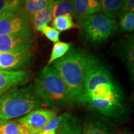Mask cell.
<instances>
[{"instance_id": "cell-1", "label": "cell", "mask_w": 134, "mask_h": 134, "mask_svg": "<svg viewBox=\"0 0 134 134\" xmlns=\"http://www.w3.org/2000/svg\"><path fill=\"white\" fill-rule=\"evenodd\" d=\"M98 61L93 55L71 48L63 57L53 63L52 66L62 78L75 104H81L86 75Z\"/></svg>"}, {"instance_id": "cell-2", "label": "cell", "mask_w": 134, "mask_h": 134, "mask_svg": "<svg viewBox=\"0 0 134 134\" xmlns=\"http://www.w3.org/2000/svg\"><path fill=\"white\" fill-rule=\"evenodd\" d=\"M34 88L43 103L53 110H64L75 104L62 78L50 65L42 70L35 81Z\"/></svg>"}, {"instance_id": "cell-3", "label": "cell", "mask_w": 134, "mask_h": 134, "mask_svg": "<svg viewBox=\"0 0 134 134\" xmlns=\"http://www.w3.org/2000/svg\"><path fill=\"white\" fill-rule=\"evenodd\" d=\"M44 105L34 86L16 87L0 96V119L20 118Z\"/></svg>"}, {"instance_id": "cell-4", "label": "cell", "mask_w": 134, "mask_h": 134, "mask_svg": "<svg viewBox=\"0 0 134 134\" xmlns=\"http://www.w3.org/2000/svg\"><path fill=\"white\" fill-rule=\"evenodd\" d=\"M123 100L121 91L113 80L94 87L84 96L82 104H88L103 115L114 117L122 113Z\"/></svg>"}, {"instance_id": "cell-5", "label": "cell", "mask_w": 134, "mask_h": 134, "mask_svg": "<svg viewBox=\"0 0 134 134\" xmlns=\"http://www.w3.org/2000/svg\"><path fill=\"white\" fill-rule=\"evenodd\" d=\"M81 27L86 41L99 43L108 39L115 32L117 25L115 18L97 13L89 17Z\"/></svg>"}, {"instance_id": "cell-6", "label": "cell", "mask_w": 134, "mask_h": 134, "mask_svg": "<svg viewBox=\"0 0 134 134\" xmlns=\"http://www.w3.org/2000/svg\"><path fill=\"white\" fill-rule=\"evenodd\" d=\"M34 45L33 31L0 36V53L32 51Z\"/></svg>"}, {"instance_id": "cell-7", "label": "cell", "mask_w": 134, "mask_h": 134, "mask_svg": "<svg viewBox=\"0 0 134 134\" xmlns=\"http://www.w3.org/2000/svg\"><path fill=\"white\" fill-rule=\"evenodd\" d=\"M57 115V110L40 108L20 117L16 121L24 125L31 134H39Z\"/></svg>"}, {"instance_id": "cell-8", "label": "cell", "mask_w": 134, "mask_h": 134, "mask_svg": "<svg viewBox=\"0 0 134 134\" xmlns=\"http://www.w3.org/2000/svg\"><path fill=\"white\" fill-rule=\"evenodd\" d=\"M32 51L0 53V70L18 71L31 66L33 61Z\"/></svg>"}, {"instance_id": "cell-9", "label": "cell", "mask_w": 134, "mask_h": 134, "mask_svg": "<svg viewBox=\"0 0 134 134\" xmlns=\"http://www.w3.org/2000/svg\"><path fill=\"white\" fill-rule=\"evenodd\" d=\"M31 78V72L27 70H0V96L11 89L26 85Z\"/></svg>"}, {"instance_id": "cell-10", "label": "cell", "mask_w": 134, "mask_h": 134, "mask_svg": "<svg viewBox=\"0 0 134 134\" xmlns=\"http://www.w3.org/2000/svg\"><path fill=\"white\" fill-rule=\"evenodd\" d=\"M31 31L32 29L24 14L14 13L0 21V36Z\"/></svg>"}, {"instance_id": "cell-11", "label": "cell", "mask_w": 134, "mask_h": 134, "mask_svg": "<svg viewBox=\"0 0 134 134\" xmlns=\"http://www.w3.org/2000/svg\"><path fill=\"white\" fill-rule=\"evenodd\" d=\"M82 124L76 115L66 113L56 134H81Z\"/></svg>"}, {"instance_id": "cell-12", "label": "cell", "mask_w": 134, "mask_h": 134, "mask_svg": "<svg viewBox=\"0 0 134 134\" xmlns=\"http://www.w3.org/2000/svg\"><path fill=\"white\" fill-rule=\"evenodd\" d=\"M122 60L125 63L130 76L133 78L134 74V42L133 37L127 38L122 41L120 46Z\"/></svg>"}, {"instance_id": "cell-13", "label": "cell", "mask_w": 134, "mask_h": 134, "mask_svg": "<svg viewBox=\"0 0 134 134\" xmlns=\"http://www.w3.org/2000/svg\"><path fill=\"white\" fill-rule=\"evenodd\" d=\"M53 18L52 4L29 17L32 26L36 31L41 32L44 26H48Z\"/></svg>"}, {"instance_id": "cell-14", "label": "cell", "mask_w": 134, "mask_h": 134, "mask_svg": "<svg viewBox=\"0 0 134 134\" xmlns=\"http://www.w3.org/2000/svg\"><path fill=\"white\" fill-rule=\"evenodd\" d=\"M72 16L77 22V25L81 26L90 17L89 0H74Z\"/></svg>"}, {"instance_id": "cell-15", "label": "cell", "mask_w": 134, "mask_h": 134, "mask_svg": "<svg viewBox=\"0 0 134 134\" xmlns=\"http://www.w3.org/2000/svg\"><path fill=\"white\" fill-rule=\"evenodd\" d=\"M53 0H23L24 5V13L27 19H29V17L35 13L47 8L52 4Z\"/></svg>"}, {"instance_id": "cell-16", "label": "cell", "mask_w": 134, "mask_h": 134, "mask_svg": "<svg viewBox=\"0 0 134 134\" xmlns=\"http://www.w3.org/2000/svg\"><path fill=\"white\" fill-rule=\"evenodd\" d=\"M124 0H104L102 3V14L111 18L121 13Z\"/></svg>"}, {"instance_id": "cell-17", "label": "cell", "mask_w": 134, "mask_h": 134, "mask_svg": "<svg viewBox=\"0 0 134 134\" xmlns=\"http://www.w3.org/2000/svg\"><path fill=\"white\" fill-rule=\"evenodd\" d=\"M52 25L53 28L59 32L66 31L73 28L79 27L73 21V18L71 14L55 18L52 21Z\"/></svg>"}, {"instance_id": "cell-18", "label": "cell", "mask_w": 134, "mask_h": 134, "mask_svg": "<svg viewBox=\"0 0 134 134\" xmlns=\"http://www.w3.org/2000/svg\"><path fill=\"white\" fill-rule=\"evenodd\" d=\"M81 134H111L104 124L99 120H92L86 122L82 129Z\"/></svg>"}, {"instance_id": "cell-19", "label": "cell", "mask_w": 134, "mask_h": 134, "mask_svg": "<svg viewBox=\"0 0 134 134\" xmlns=\"http://www.w3.org/2000/svg\"><path fill=\"white\" fill-rule=\"evenodd\" d=\"M74 0L66 1H53L52 3V15L53 18L71 14L73 11Z\"/></svg>"}, {"instance_id": "cell-20", "label": "cell", "mask_w": 134, "mask_h": 134, "mask_svg": "<svg viewBox=\"0 0 134 134\" xmlns=\"http://www.w3.org/2000/svg\"><path fill=\"white\" fill-rule=\"evenodd\" d=\"M71 46V43L64 42L58 41L57 42H55L53 44L47 65H50L56 60L63 57L69 51Z\"/></svg>"}, {"instance_id": "cell-21", "label": "cell", "mask_w": 134, "mask_h": 134, "mask_svg": "<svg viewBox=\"0 0 134 134\" xmlns=\"http://www.w3.org/2000/svg\"><path fill=\"white\" fill-rule=\"evenodd\" d=\"M0 134H21L20 124L16 120L0 119Z\"/></svg>"}, {"instance_id": "cell-22", "label": "cell", "mask_w": 134, "mask_h": 134, "mask_svg": "<svg viewBox=\"0 0 134 134\" xmlns=\"http://www.w3.org/2000/svg\"><path fill=\"white\" fill-rule=\"evenodd\" d=\"M23 7V0H0V12L18 13Z\"/></svg>"}, {"instance_id": "cell-23", "label": "cell", "mask_w": 134, "mask_h": 134, "mask_svg": "<svg viewBox=\"0 0 134 134\" xmlns=\"http://www.w3.org/2000/svg\"><path fill=\"white\" fill-rule=\"evenodd\" d=\"M120 28L125 32H133L134 30V12L124 13L119 21Z\"/></svg>"}, {"instance_id": "cell-24", "label": "cell", "mask_w": 134, "mask_h": 134, "mask_svg": "<svg viewBox=\"0 0 134 134\" xmlns=\"http://www.w3.org/2000/svg\"><path fill=\"white\" fill-rule=\"evenodd\" d=\"M65 113L55 116L50 120L39 134H56L58 127L65 117Z\"/></svg>"}, {"instance_id": "cell-25", "label": "cell", "mask_w": 134, "mask_h": 134, "mask_svg": "<svg viewBox=\"0 0 134 134\" xmlns=\"http://www.w3.org/2000/svg\"><path fill=\"white\" fill-rule=\"evenodd\" d=\"M47 38L53 42H57L59 41L60 32L55 29V28L52 27L48 26H44L41 31Z\"/></svg>"}, {"instance_id": "cell-26", "label": "cell", "mask_w": 134, "mask_h": 134, "mask_svg": "<svg viewBox=\"0 0 134 134\" xmlns=\"http://www.w3.org/2000/svg\"><path fill=\"white\" fill-rule=\"evenodd\" d=\"M103 1L104 0H89V13L90 16L100 12Z\"/></svg>"}, {"instance_id": "cell-27", "label": "cell", "mask_w": 134, "mask_h": 134, "mask_svg": "<svg viewBox=\"0 0 134 134\" xmlns=\"http://www.w3.org/2000/svg\"><path fill=\"white\" fill-rule=\"evenodd\" d=\"M134 11V0H124L121 10L122 14L124 13Z\"/></svg>"}, {"instance_id": "cell-28", "label": "cell", "mask_w": 134, "mask_h": 134, "mask_svg": "<svg viewBox=\"0 0 134 134\" xmlns=\"http://www.w3.org/2000/svg\"><path fill=\"white\" fill-rule=\"evenodd\" d=\"M14 13H2L0 12V21H2V20L4 19L5 18H8L9 16H11V14H13Z\"/></svg>"}, {"instance_id": "cell-29", "label": "cell", "mask_w": 134, "mask_h": 134, "mask_svg": "<svg viewBox=\"0 0 134 134\" xmlns=\"http://www.w3.org/2000/svg\"><path fill=\"white\" fill-rule=\"evenodd\" d=\"M20 129H21V134H31L26 127L24 125H21V124H20Z\"/></svg>"}, {"instance_id": "cell-30", "label": "cell", "mask_w": 134, "mask_h": 134, "mask_svg": "<svg viewBox=\"0 0 134 134\" xmlns=\"http://www.w3.org/2000/svg\"><path fill=\"white\" fill-rule=\"evenodd\" d=\"M119 134H128V133H119ZM130 134H132V133H130Z\"/></svg>"}, {"instance_id": "cell-31", "label": "cell", "mask_w": 134, "mask_h": 134, "mask_svg": "<svg viewBox=\"0 0 134 134\" xmlns=\"http://www.w3.org/2000/svg\"><path fill=\"white\" fill-rule=\"evenodd\" d=\"M57 1H66V0H57Z\"/></svg>"}]
</instances>
